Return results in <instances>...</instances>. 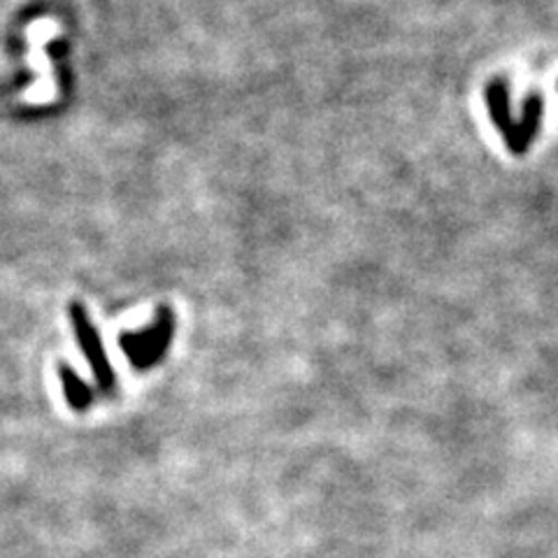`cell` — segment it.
Returning a JSON list of instances; mask_svg holds the SVG:
<instances>
[{"label": "cell", "instance_id": "cell-2", "mask_svg": "<svg viewBox=\"0 0 558 558\" xmlns=\"http://www.w3.org/2000/svg\"><path fill=\"white\" fill-rule=\"evenodd\" d=\"M68 314H70V324H73V330H75V338L82 347V354H84L86 363H89L92 375L98 384V391L112 393L117 389V373L112 368L108 354H105L100 333H98L96 324L92 322L89 312H86V307L82 303L73 301L68 307Z\"/></svg>", "mask_w": 558, "mask_h": 558}, {"label": "cell", "instance_id": "cell-3", "mask_svg": "<svg viewBox=\"0 0 558 558\" xmlns=\"http://www.w3.org/2000/svg\"><path fill=\"white\" fill-rule=\"evenodd\" d=\"M543 117H545V100L539 94H531L526 100H523V110H521V121H514V129L510 137L505 140L508 143V149L514 156H523L529 151L531 143L535 140L539 126H543Z\"/></svg>", "mask_w": 558, "mask_h": 558}, {"label": "cell", "instance_id": "cell-4", "mask_svg": "<svg viewBox=\"0 0 558 558\" xmlns=\"http://www.w3.org/2000/svg\"><path fill=\"white\" fill-rule=\"evenodd\" d=\"M486 102H488V112H492V119L500 135L508 140L512 129H514V119L510 112V89L505 80H494L486 86Z\"/></svg>", "mask_w": 558, "mask_h": 558}, {"label": "cell", "instance_id": "cell-1", "mask_svg": "<svg viewBox=\"0 0 558 558\" xmlns=\"http://www.w3.org/2000/svg\"><path fill=\"white\" fill-rule=\"evenodd\" d=\"M172 338L174 312L168 305H161L156 310V319L151 326L140 330H124L119 336V347L135 371H151L166 359Z\"/></svg>", "mask_w": 558, "mask_h": 558}, {"label": "cell", "instance_id": "cell-5", "mask_svg": "<svg viewBox=\"0 0 558 558\" xmlns=\"http://www.w3.org/2000/svg\"><path fill=\"white\" fill-rule=\"evenodd\" d=\"M59 377L68 405L75 412H86L96 403V391L68 363H59Z\"/></svg>", "mask_w": 558, "mask_h": 558}]
</instances>
